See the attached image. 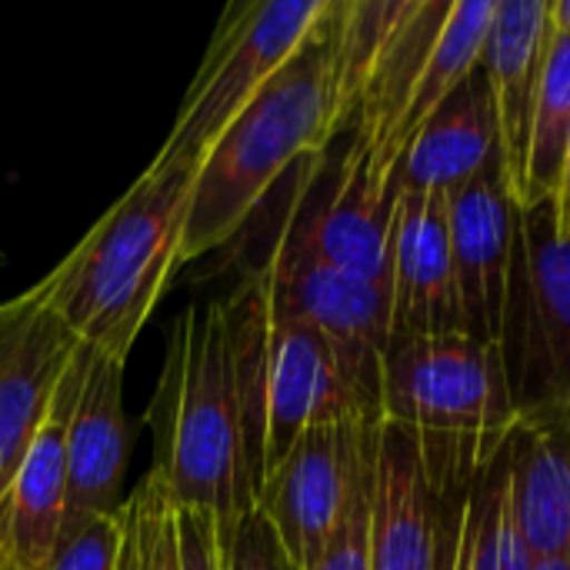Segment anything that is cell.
<instances>
[{
	"mask_svg": "<svg viewBox=\"0 0 570 570\" xmlns=\"http://www.w3.org/2000/svg\"><path fill=\"white\" fill-rule=\"evenodd\" d=\"M144 424L154 448L150 474L177 511L210 514L224 544L257 511L264 474L227 301L177 314Z\"/></svg>",
	"mask_w": 570,
	"mask_h": 570,
	"instance_id": "1",
	"label": "cell"
},
{
	"mask_svg": "<svg viewBox=\"0 0 570 570\" xmlns=\"http://www.w3.org/2000/svg\"><path fill=\"white\" fill-rule=\"evenodd\" d=\"M194 170L147 167L127 194L37 281L73 341L127 364L170 277L184 267Z\"/></svg>",
	"mask_w": 570,
	"mask_h": 570,
	"instance_id": "2",
	"label": "cell"
},
{
	"mask_svg": "<svg viewBox=\"0 0 570 570\" xmlns=\"http://www.w3.org/2000/svg\"><path fill=\"white\" fill-rule=\"evenodd\" d=\"M337 0L304 47L224 130L194 170L184 264L240 234L267 190L297 164L317 157L341 130L334 94Z\"/></svg>",
	"mask_w": 570,
	"mask_h": 570,
	"instance_id": "3",
	"label": "cell"
},
{
	"mask_svg": "<svg viewBox=\"0 0 570 570\" xmlns=\"http://www.w3.org/2000/svg\"><path fill=\"white\" fill-rule=\"evenodd\" d=\"M331 0L230 3L150 167L197 170L224 130L327 17Z\"/></svg>",
	"mask_w": 570,
	"mask_h": 570,
	"instance_id": "4",
	"label": "cell"
},
{
	"mask_svg": "<svg viewBox=\"0 0 570 570\" xmlns=\"http://www.w3.org/2000/svg\"><path fill=\"white\" fill-rule=\"evenodd\" d=\"M381 414L387 424L464 441L491 458L518 424L501 347L464 331L391 337L381 361Z\"/></svg>",
	"mask_w": 570,
	"mask_h": 570,
	"instance_id": "5",
	"label": "cell"
},
{
	"mask_svg": "<svg viewBox=\"0 0 570 570\" xmlns=\"http://www.w3.org/2000/svg\"><path fill=\"white\" fill-rule=\"evenodd\" d=\"M501 354L521 414L570 404V237L554 200L518 207Z\"/></svg>",
	"mask_w": 570,
	"mask_h": 570,
	"instance_id": "6",
	"label": "cell"
},
{
	"mask_svg": "<svg viewBox=\"0 0 570 570\" xmlns=\"http://www.w3.org/2000/svg\"><path fill=\"white\" fill-rule=\"evenodd\" d=\"M337 421H384L381 364L354 361L314 327L271 314L264 371V474L281 464L311 428Z\"/></svg>",
	"mask_w": 570,
	"mask_h": 570,
	"instance_id": "7",
	"label": "cell"
},
{
	"mask_svg": "<svg viewBox=\"0 0 570 570\" xmlns=\"http://www.w3.org/2000/svg\"><path fill=\"white\" fill-rule=\"evenodd\" d=\"M384 421H337L311 428L257 488V511L284 554L307 570L334 538L357 481L377 454Z\"/></svg>",
	"mask_w": 570,
	"mask_h": 570,
	"instance_id": "8",
	"label": "cell"
},
{
	"mask_svg": "<svg viewBox=\"0 0 570 570\" xmlns=\"http://www.w3.org/2000/svg\"><path fill=\"white\" fill-rule=\"evenodd\" d=\"M271 314L301 321L354 361L381 364L391 341V287L324 264L291 230L261 267Z\"/></svg>",
	"mask_w": 570,
	"mask_h": 570,
	"instance_id": "9",
	"label": "cell"
},
{
	"mask_svg": "<svg viewBox=\"0 0 570 570\" xmlns=\"http://www.w3.org/2000/svg\"><path fill=\"white\" fill-rule=\"evenodd\" d=\"M514 227L518 204L504 177V160L494 154L471 180L448 194V234L461 324L468 337L488 347H501Z\"/></svg>",
	"mask_w": 570,
	"mask_h": 570,
	"instance_id": "10",
	"label": "cell"
},
{
	"mask_svg": "<svg viewBox=\"0 0 570 570\" xmlns=\"http://www.w3.org/2000/svg\"><path fill=\"white\" fill-rule=\"evenodd\" d=\"M77 354L37 284L0 304V498L27 458L53 391Z\"/></svg>",
	"mask_w": 570,
	"mask_h": 570,
	"instance_id": "11",
	"label": "cell"
},
{
	"mask_svg": "<svg viewBox=\"0 0 570 570\" xmlns=\"http://www.w3.org/2000/svg\"><path fill=\"white\" fill-rule=\"evenodd\" d=\"M127 461L130 424L124 414V364L83 347V374L67 424L63 534L124 508Z\"/></svg>",
	"mask_w": 570,
	"mask_h": 570,
	"instance_id": "12",
	"label": "cell"
},
{
	"mask_svg": "<svg viewBox=\"0 0 570 570\" xmlns=\"http://www.w3.org/2000/svg\"><path fill=\"white\" fill-rule=\"evenodd\" d=\"M444 471L417 431L381 424L371 491L367 570H438V491Z\"/></svg>",
	"mask_w": 570,
	"mask_h": 570,
	"instance_id": "13",
	"label": "cell"
},
{
	"mask_svg": "<svg viewBox=\"0 0 570 570\" xmlns=\"http://www.w3.org/2000/svg\"><path fill=\"white\" fill-rule=\"evenodd\" d=\"M80 374L83 347L77 344L37 438L0 498V551L10 570H43L60 544L67 508V424Z\"/></svg>",
	"mask_w": 570,
	"mask_h": 570,
	"instance_id": "14",
	"label": "cell"
},
{
	"mask_svg": "<svg viewBox=\"0 0 570 570\" xmlns=\"http://www.w3.org/2000/svg\"><path fill=\"white\" fill-rule=\"evenodd\" d=\"M464 331L451 264L448 194H397L391 230V337Z\"/></svg>",
	"mask_w": 570,
	"mask_h": 570,
	"instance_id": "15",
	"label": "cell"
},
{
	"mask_svg": "<svg viewBox=\"0 0 570 570\" xmlns=\"http://www.w3.org/2000/svg\"><path fill=\"white\" fill-rule=\"evenodd\" d=\"M551 37H554L551 3L494 0V20L481 50V63L494 94L504 177L518 207L524 197L531 120H534V104H538L541 73L548 63Z\"/></svg>",
	"mask_w": 570,
	"mask_h": 570,
	"instance_id": "16",
	"label": "cell"
},
{
	"mask_svg": "<svg viewBox=\"0 0 570 570\" xmlns=\"http://www.w3.org/2000/svg\"><path fill=\"white\" fill-rule=\"evenodd\" d=\"M287 230L324 264L391 287L394 190L367 174L357 150L347 147L334 190L317 204V210L297 217Z\"/></svg>",
	"mask_w": 570,
	"mask_h": 570,
	"instance_id": "17",
	"label": "cell"
},
{
	"mask_svg": "<svg viewBox=\"0 0 570 570\" xmlns=\"http://www.w3.org/2000/svg\"><path fill=\"white\" fill-rule=\"evenodd\" d=\"M504 468L531 558H570V404L521 414Z\"/></svg>",
	"mask_w": 570,
	"mask_h": 570,
	"instance_id": "18",
	"label": "cell"
},
{
	"mask_svg": "<svg viewBox=\"0 0 570 570\" xmlns=\"http://www.w3.org/2000/svg\"><path fill=\"white\" fill-rule=\"evenodd\" d=\"M494 154H501L494 94L484 63H478L461 80V87L434 110V117L414 134L394 167L391 190L394 197L451 194L454 187L471 180Z\"/></svg>",
	"mask_w": 570,
	"mask_h": 570,
	"instance_id": "19",
	"label": "cell"
},
{
	"mask_svg": "<svg viewBox=\"0 0 570 570\" xmlns=\"http://www.w3.org/2000/svg\"><path fill=\"white\" fill-rule=\"evenodd\" d=\"M494 20V3L491 0H458L451 3V13L428 53V63L417 77V87L407 100V110L391 137V170L397 167L401 154L414 140V134L434 117V110L461 87V80L481 63V50L488 40ZM394 177V174H391Z\"/></svg>",
	"mask_w": 570,
	"mask_h": 570,
	"instance_id": "20",
	"label": "cell"
},
{
	"mask_svg": "<svg viewBox=\"0 0 570 570\" xmlns=\"http://www.w3.org/2000/svg\"><path fill=\"white\" fill-rule=\"evenodd\" d=\"M570 147V37H551L548 63L541 73V90L531 120L528 144V170H524V197L521 207L538 200H554L564 174V157Z\"/></svg>",
	"mask_w": 570,
	"mask_h": 570,
	"instance_id": "21",
	"label": "cell"
},
{
	"mask_svg": "<svg viewBox=\"0 0 570 570\" xmlns=\"http://www.w3.org/2000/svg\"><path fill=\"white\" fill-rule=\"evenodd\" d=\"M117 570H180L177 508L150 471L124 501V548Z\"/></svg>",
	"mask_w": 570,
	"mask_h": 570,
	"instance_id": "22",
	"label": "cell"
},
{
	"mask_svg": "<svg viewBox=\"0 0 570 570\" xmlns=\"http://www.w3.org/2000/svg\"><path fill=\"white\" fill-rule=\"evenodd\" d=\"M124 548V508L87 528L63 534L43 570H117Z\"/></svg>",
	"mask_w": 570,
	"mask_h": 570,
	"instance_id": "23",
	"label": "cell"
},
{
	"mask_svg": "<svg viewBox=\"0 0 570 570\" xmlns=\"http://www.w3.org/2000/svg\"><path fill=\"white\" fill-rule=\"evenodd\" d=\"M371 491H374V464L357 481L351 504L321 551V558L307 570H367V548H371Z\"/></svg>",
	"mask_w": 570,
	"mask_h": 570,
	"instance_id": "24",
	"label": "cell"
},
{
	"mask_svg": "<svg viewBox=\"0 0 570 570\" xmlns=\"http://www.w3.org/2000/svg\"><path fill=\"white\" fill-rule=\"evenodd\" d=\"M227 570H297L261 511H250L224 541Z\"/></svg>",
	"mask_w": 570,
	"mask_h": 570,
	"instance_id": "25",
	"label": "cell"
},
{
	"mask_svg": "<svg viewBox=\"0 0 570 570\" xmlns=\"http://www.w3.org/2000/svg\"><path fill=\"white\" fill-rule=\"evenodd\" d=\"M180 570H227L217 521L204 511H177Z\"/></svg>",
	"mask_w": 570,
	"mask_h": 570,
	"instance_id": "26",
	"label": "cell"
},
{
	"mask_svg": "<svg viewBox=\"0 0 570 570\" xmlns=\"http://www.w3.org/2000/svg\"><path fill=\"white\" fill-rule=\"evenodd\" d=\"M554 210H558V234L570 237V147L564 157V174H561V187L554 197Z\"/></svg>",
	"mask_w": 570,
	"mask_h": 570,
	"instance_id": "27",
	"label": "cell"
},
{
	"mask_svg": "<svg viewBox=\"0 0 570 570\" xmlns=\"http://www.w3.org/2000/svg\"><path fill=\"white\" fill-rule=\"evenodd\" d=\"M551 20H554V30L558 33H568L570 37V0L551 3Z\"/></svg>",
	"mask_w": 570,
	"mask_h": 570,
	"instance_id": "28",
	"label": "cell"
},
{
	"mask_svg": "<svg viewBox=\"0 0 570 570\" xmlns=\"http://www.w3.org/2000/svg\"><path fill=\"white\" fill-rule=\"evenodd\" d=\"M531 570H570V558H544V561H534Z\"/></svg>",
	"mask_w": 570,
	"mask_h": 570,
	"instance_id": "29",
	"label": "cell"
},
{
	"mask_svg": "<svg viewBox=\"0 0 570 570\" xmlns=\"http://www.w3.org/2000/svg\"><path fill=\"white\" fill-rule=\"evenodd\" d=\"M0 570H10V564H7V558H3V551H0Z\"/></svg>",
	"mask_w": 570,
	"mask_h": 570,
	"instance_id": "30",
	"label": "cell"
}]
</instances>
